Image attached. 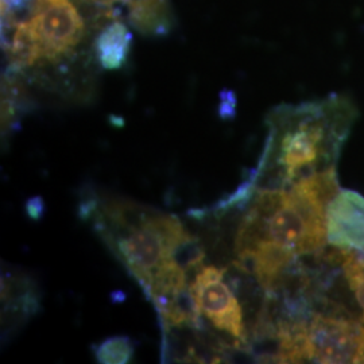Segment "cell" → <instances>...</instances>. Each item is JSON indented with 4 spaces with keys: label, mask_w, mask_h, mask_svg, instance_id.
<instances>
[{
    "label": "cell",
    "mask_w": 364,
    "mask_h": 364,
    "mask_svg": "<svg viewBox=\"0 0 364 364\" xmlns=\"http://www.w3.org/2000/svg\"><path fill=\"white\" fill-rule=\"evenodd\" d=\"M115 0H30L19 13L1 15L15 55L28 72L70 64L93 50L99 30L117 19Z\"/></svg>",
    "instance_id": "obj_1"
},
{
    "label": "cell",
    "mask_w": 364,
    "mask_h": 364,
    "mask_svg": "<svg viewBox=\"0 0 364 364\" xmlns=\"http://www.w3.org/2000/svg\"><path fill=\"white\" fill-rule=\"evenodd\" d=\"M353 117L351 103L340 96L323 102L278 107L269 117V131L278 138L285 182L311 176L331 139L341 141Z\"/></svg>",
    "instance_id": "obj_2"
},
{
    "label": "cell",
    "mask_w": 364,
    "mask_h": 364,
    "mask_svg": "<svg viewBox=\"0 0 364 364\" xmlns=\"http://www.w3.org/2000/svg\"><path fill=\"white\" fill-rule=\"evenodd\" d=\"M96 232L144 290L156 269L164 262L173 259L176 250L192 236L176 216L159 210L141 225L103 228Z\"/></svg>",
    "instance_id": "obj_3"
},
{
    "label": "cell",
    "mask_w": 364,
    "mask_h": 364,
    "mask_svg": "<svg viewBox=\"0 0 364 364\" xmlns=\"http://www.w3.org/2000/svg\"><path fill=\"white\" fill-rule=\"evenodd\" d=\"M225 274L227 270L215 266H203L189 284V291L200 316H205L216 329L246 344L243 311L231 287L224 282Z\"/></svg>",
    "instance_id": "obj_4"
},
{
    "label": "cell",
    "mask_w": 364,
    "mask_h": 364,
    "mask_svg": "<svg viewBox=\"0 0 364 364\" xmlns=\"http://www.w3.org/2000/svg\"><path fill=\"white\" fill-rule=\"evenodd\" d=\"M311 360L364 363V326L338 316H313L308 324Z\"/></svg>",
    "instance_id": "obj_5"
},
{
    "label": "cell",
    "mask_w": 364,
    "mask_h": 364,
    "mask_svg": "<svg viewBox=\"0 0 364 364\" xmlns=\"http://www.w3.org/2000/svg\"><path fill=\"white\" fill-rule=\"evenodd\" d=\"M326 240L343 250L364 252V196L340 191L326 208Z\"/></svg>",
    "instance_id": "obj_6"
},
{
    "label": "cell",
    "mask_w": 364,
    "mask_h": 364,
    "mask_svg": "<svg viewBox=\"0 0 364 364\" xmlns=\"http://www.w3.org/2000/svg\"><path fill=\"white\" fill-rule=\"evenodd\" d=\"M127 22L144 37H166L177 25L170 0H123Z\"/></svg>",
    "instance_id": "obj_7"
},
{
    "label": "cell",
    "mask_w": 364,
    "mask_h": 364,
    "mask_svg": "<svg viewBox=\"0 0 364 364\" xmlns=\"http://www.w3.org/2000/svg\"><path fill=\"white\" fill-rule=\"evenodd\" d=\"M132 48V33L129 26L112 19L99 30L93 41L95 61L105 70H117L126 65Z\"/></svg>",
    "instance_id": "obj_8"
},
{
    "label": "cell",
    "mask_w": 364,
    "mask_h": 364,
    "mask_svg": "<svg viewBox=\"0 0 364 364\" xmlns=\"http://www.w3.org/2000/svg\"><path fill=\"white\" fill-rule=\"evenodd\" d=\"M134 353L135 343L129 336H114L93 347V355L97 363H130Z\"/></svg>",
    "instance_id": "obj_9"
},
{
    "label": "cell",
    "mask_w": 364,
    "mask_h": 364,
    "mask_svg": "<svg viewBox=\"0 0 364 364\" xmlns=\"http://www.w3.org/2000/svg\"><path fill=\"white\" fill-rule=\"evenodd\" d=\"M341 257H343L344 275L355 294V299L363 311L364 323V259L362 257L350 252V250H343V248H341Z\"/></svg>",
    "instance_id": "obj_10"
},
{
    "label": "cell",
    "mask_w": 364,
    "mask_h": 364,
    "mask_svg": "<svg viewBox=\"0 0 364 364\" xmlns=\"http://www.w3.org/2000/svg\"><path fill=\"white\" fill-rule=\"evenodd\" d=\"M236 107L237 97L232 90H221L219 93V105H218V115L221 120L230 122L236 117Z\"/></svg>",
    "instance_id": "obj_11"
},
{
    "label": "cell",
    "mask_w": 364,
    "mask_h": 364,
    "mask_svg": "<svg viewBox=\"0 0 364 364\" xmlns=\"http://www.w3.org/2000/svg\"><path fill=\"white\" fill-rule=\"evenodd\" d=\"M25 213L30 220H42L46 213V203L43 200V197L33 196V197L27 198L26 203H25Z\"/></svg>",
    "instance_id": "obj_12"
}]
</instances>
